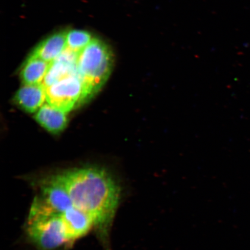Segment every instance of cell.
<instances>
[{
    "label": "cell",
    "mask_w": 250,
    "mask_h": 250,
    "mask_svg": "<svg viewBox=\"0 0 250 250\" xmlns=\"http://www.w3.org/2000/svg\"><path fill=\"white\" fill-rule=\"evenodd\" d=\"M75 207L91 216L100 238L107 242L109 232L121 199V188L102 168H76L55 175Z\"/></svg>",
    "instance_id": "6da1fadb"
},
{
    "label": "cell",
    "mask_w": 250,
    "mask_h": 250,
    "mask_svg": "<svg viewBox=\"0 0 250 250\" xmlns=\"http://www.w3.org/2000/svg\"><path fill=\"white\" fill-rule=\"evenodd\" d=\"M110 47L93 39L78 55L77 71L85 87L86 101L95 95L108 79L114 65Z\"/></svg>",
    "instance_id": "7a4b0ae2"
},
{
    "label": "cell",
    "mask_w": 250,
    "mask_h": 250,
    "mask_svg": "<svg viewBox=\"0 0 250 250\" xmlns=\"http://www.w3.org/2000/svg\"><path fill=\"white\" fill-rule=\"evenodd\" d=\"M73 206L66 189L53 176L40 184V193L34 199L28 220L62 215Z\"/></svg>",
    "instance_id": "3957f363"
},
{
    "label": "cell",
    "mask_w": 250,
    "mask_h": 250,
    "mask_svg": "<svg viewBox=\"0 0 250 250\" xmlns=\"http://www.w3.org/2000/svg\"><path fill=\"white\" fill-rule=\"evenodd\" d=\"M45 88L47 103L65 113L86 101L85 87L78 73Z\"/></svg>",
    "instance_id": "277c9868"
},
{
    "label": "cell",
    "mask_w": 250,
    "mask_h": 250,
    "mask_svg": "<svg viewBox=\"0 0 250 250\" xmlns=\"http://www.w3.org/2000/svg\"><path fill=\"white\" fill-rule=\"evenodd\" d=\"M27 232L31 239L43 250L58 249L68 242L62 215L28 221Z\"/></svg>",
    "instance_id": "5b68a950"
},
{
    "label": "cell",
    "mask_w": 250,
    "mask_h": 250,
    "mask_svg": "<svg viewBox=\"0 0 250 250\" xmlns=\"http://www.w3.org/2000/svg\"><path fill=\"white\" fill-rule=\"evenodd\" d=\"M62 219L68 242L85 235L94 227L91 216L74 206L62 214Z\"/></svg>",
    "instance_id": "8992f818"
},
{
    "label": "cell",
    "mask_w": 250,
    "mask_h": 250,
    "mask_svg": "<svg viewBox=\"0 0 250 250\" xmlns=\"http://www.w3.org/2000/svg\"><path fill=\"white\" fill-rule=\"evenodd\" d=\"M78 53L66 49L51 62L46 76L42 83L45 87L70 75L77 74Z\"/></svg>",
    "instance_id": "52a82bcc"
},
{
    "label": "cell",
    "mask_w": 250,
    "mask_h": 250,
    "mask_svg": "<svg viewBox=\"0 0 250 250\" xmlns=\"http://www.w3.org/2000/svg\"><path fill=\"white\" fill-rule=\"evenodd\" d=\"M45 88L42 83L24 85L14 96L15 104L29 113H36L45 104Z\"/></svg>",
    "instance_id": "ba28073f"
},
{
    "label": "cell",
    "mask_w": 250,
    "mask_h": 250,
    "mask_svg": "<svg viewBox=\"0 0 250 250\" xmlns=\"http://www.w3.org/2000/svg\"><path fill=\"white\" fill-rule=\"evenodd\" d=\"M66 33L59 31L52 34L41 42L31 54L51 63L67 49Z\"/></svg>",
    "instance_id": "9c48e42d"
},
{
    "label": "cell",
    "mask_w": 250,
    "mask_h": 250,
    "mask_svg": "<svg viewBox=\"0 0 250 250\" xmlns=\"http://www.w3.org/2000/svg\"><path fill=\"white\" fill-rule=\"evenodd\" d=\"M67 114L46 103L36 112L34 118L50 133L58 134L67 126Z\"/></svg>",
    "instance_id": "30bf717a"
},
{
    "label": "cell",
    "mask_w": 250,
    "mask_h": 250,
    "mask_svg": "<svg viewBox=\"0 0 250 250\" xmlns=\"http://www.w3.org/2000/svg\"><path fill=\"white\" fill-rule=\"evenodd\" d=\"M51 63L30 55L24 62L20 72L24 85L42 84L48 73Z\"/></svg>",
    "instance_id": "8fae6325"
},
{
    "label": "cell",
    "mask_w": 250,
    "mask_h": 250,
    "mask_svg": "<svg viewBox=\"0 0 250 250\" xmlns=\"http://www.w3.org/2000/svg\"><path fill=\"white\" fill-rule=\"evenodd\" d=\"M93 39L91 34L85 30L73 29L68 31L66 33L67 48L79 54Z\"/></svg>",
    "instance_id": "7c38bea8"
}]
</instances>
